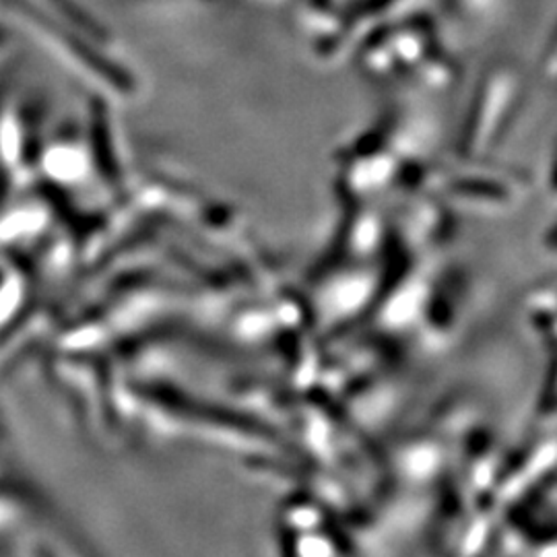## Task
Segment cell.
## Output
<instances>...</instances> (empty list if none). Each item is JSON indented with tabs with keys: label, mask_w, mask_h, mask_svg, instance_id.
<instances>
[{
	"label": "cell",
	"mask_w": 557,
	"mask_h": 557,
	"mask_svg": "<svg viewBox=\"0 0 557 557\" xmlns=\"http://www.w3.org/2000/svg\"><path fill=\"white\" fill-rule=\"evenodd\" d=\"M545 248H547V252L552 257L557 259V223L554 225V230L547 234V238H545Z\"/></svg>",
	"instance_id": "obj_1"
},
{
	"label": "cell",
	"mask_w": 557,
	"mask_h": 557,
	"mask_svg": "<svg viewBox=\"0 0 557 557\" xmlns=\"http://www.w3.org/2000/svg\"><path fill=\"white\" fill-rule=\"evenodd\" d=\"M552 195L557 199V151L554 158V168H552Z\"/></svg>",
	"instance_id": "obj_2"
}]
</instances>
